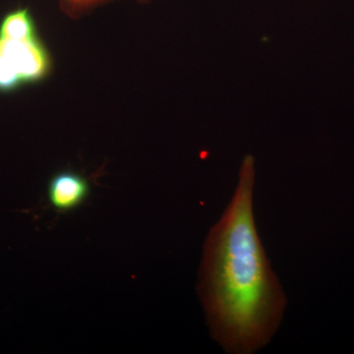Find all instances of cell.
<instances>
[{
	"instance_id": "6da1fadb",
	"label": "cell",
	"mask_w": 354,
	"mask_h": 354,
	"mask_svg": "<svg viewBox=\"0 0 354 354\" xmlns=\"http://www.w3.org/2000/svg\"><path fill=\"white\" fill-rule=\"evenodd\" d=\"M254 158L242 162L236 189L205 242L198 292L212 337L228 353L269 344L286 298L256 230Z\"/></svg>"
},
{
	"instance_id": "7a4b0ae2",
	"label": "cell",
	"mask_w": 354,
	"mask_h": 354,
	"mask_svg": "<svg viewBox=\"0 0 354 354\" xmlns=\"http://www.w3.org/2000/svg\"><path fill=\"white\" fill-rule=\"evenodd\" d=\"M53 71V58L38 34H0V93L9 94L46 80Z\"/></svg>"
},
{
	"instance_id": "3957f363",
	"label": "cell",
	"mask_w": 354,
	"mask_h": 354,
	"mask_svg": "<svg viewBox=\"0 0 354 354\" xmlns=\"http://www.w3.org/2000/svg\"><path fill=\"white\" fill-rule=\"evenodd\" d=\"M90 195L87 179L71 171L58 172L48 183V197L57 211L69 212L78 208Z\"/></svg>"
},
{
	"instance_id": "277c9868",
	"label": "cell",
	"mask_w": 354,
	"mask_h": 354,
	"mask_svg": "<svg viewBox=\"0 0 354 354\" xmlns=\"http://www.w3.org/2000/svg\"><path fill=\"white\" fill-rule=\"evenodd\" d=\"M58 1L65 12L74 17L109 0H58ZM137 1L147 2L148 0H137Z\"/></svg>"
}]
</instances>
